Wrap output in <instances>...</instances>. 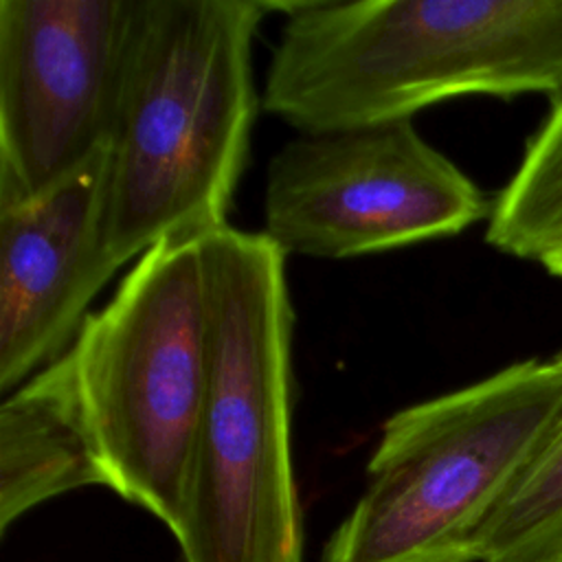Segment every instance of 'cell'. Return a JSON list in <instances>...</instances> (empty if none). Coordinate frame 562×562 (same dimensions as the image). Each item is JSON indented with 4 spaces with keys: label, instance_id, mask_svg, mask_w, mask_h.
I'll list each match as a JSON object with an SVG mask.
<instances>
[{
    "label": "cell",
    "instance_id": "obj_13",
    "mask_svg": "<svg viewBox=\"0 0 562 562\" xmlns=\"http://www.w3.org/2000/svg\"><path fill=\"white\" fill-rule=\"evenodd\" d=\"M544 562H562V551H558L555 555H551V558H547Z\"/></svg>",
    "mask_w": 562,
    "mask_h": 562
},
{
    "label": "cell",
    "instance_id": "obj_8",
    "mask_svg": "<svg viewBox=\"0 0 562 562\" xmlns=\"http://www.w3.org/2000/svg\"><path fill=\"white\" fill-rule=\"evenodd\" d=\"M105 147L44 193L0 204V391L64 356L116 268L101 244Z\"/></svg>",
    "mask_w": 562,
    "mask_h": 562
},
{
    "label": "cell",
    "instance_id": "obj_5",
    "mask_svg": "<svg viewBox=\"0 0 562 562\" xmlns=\"http://www.w3.org/2000/svg\"><path fill=\"white\" fill-rule=\"evenodd\" d=\"M66 353L108 487L176 536L209 371L200 239L143 252Z\"/></svg>",
    "mask_w": 562,
    "mask_h": 562
},
{
    "label": "cell",
    "instance_id": "obj_12",
    "mask_svg": "<svg viewBox=\"0 0 562 562\" xmlns=\"http://www.w3.org/2000/svg\"><path fill=\"white\" fill-rule=\"evenodd\" d=\"M540 266H544L547 272H551L555 277H562V244L555 250H551L549 255H544Z\"/></svg>",
    "mask_w": 562,
    "mask_h": 562
},
{
    "label": "cell",
    "instance_id": "obj_10",
    "mask_svg": "<svg viewBox=\"0 0 562 562\" xmlns=\"http://www.w3.org/2000/svg\"><path fill=\"white\" fill-rule=\"evenodd\" d=\"M485 241L538 263L562 244V94L551 99L516 173L494 200Z\"/></svg>",
    "mask_w": 562,
    "mask_h": 562
},
{
    "label": "cell",
    "instance_id": "obj_7",
    "mask_svg": "<svg viewBox=\"0 0 562 562\" xmlns=\"http://www.w3.org/2000/svg\"><path fill=\"white\" fill-rule=\"evenodd\" d=\"M130 13L132 0H0V204L105 147Z\"/></svg>",
    "mask_w": 562,
    "mask_h": 562
},
{
    "label": "cell",
    "instance_id": "obj_6",
    "mask_svg": "<svg viewBox=\"0 0 562 562\" xmlns=\"http://www.w3.org/2000/svg\"><path fill=\"white\" fill-rule=\"evenodd\" d=\"M490 209L476 182L400 119L290 138L268 162L263 235L285 257L349 259L459 235Z\"/></svg>",
    "mask_w": 562,
    "mask_h": 562
},
{
    "label": "cell",
    "instance_id": "obj_1",
    "mask_svg": "<svg viewBox=\"0 0 562 562\" xmlns=\"http://www.w3.org/2000/svg\"><path fill=\"white\" fill-rule=\"evenodd\" d=\"M261 0H132L101 176V244L119 270L165 239L228 226L261 99Z\"/></svg>",
    "mask_w": 562,
    "mask_h": 562
},
{
    "label": "cell",
    "instance_id": "obj_3",
    "mask_svg": "<svg viewBox=\"0 0 562 562\" xmlns=\"http://www.w3.org/2000/svg\"><path fill=\"white\" fill-rule=\"evenodd\" d=\"M200 248L209 371L176 540L184 562H303L285 255L233 226L200 237Z\"/></svg>",
    "mask_w": 562,
    "mask_h": 562
},
{
    "label": "cell",
    "instance_id": "obj_11",
    "mask_svg": "<svg viewBox=\"0 0 562 562\" xmlns=\"http://www.w3.org/2000/svg\"><path fill=\"white\" fill-rule=\"evenodd\" d=\"M562 551V417L476 536V562H544Z\"/></svg>",
    "mask_w": 562,
    "mask_h": 562
},
{
    "label": "cell",
    "instance_id": "obj_2",
    "mask_svg": "<svg viewBox=\"0 0 562 562\" xmlns=\"http://www.w3.org/2000/svg\"><path fill=\"white\" fill-rule=\"evenodd\" d=\"M261 105L299 132L384 121L463 94H562V0H299Z\"/></svg>",
    "mask_w": 562,
    "mask_h": 562
},
{
    "label": "cell",
    "instance_id": "obj_9",
    "mask_svg": "<svg viewBox=\"0 0 562 562\" xmlns=\"http://www.w3.org/2000/svg\"><path fill=\"white\" fill-rule=\"evenodd\" d=\"M105 485L70 358L59 356L0 406V529L66 492Z\"/></svg>",
    "mask_w": 562,
    "mask_h": 562
},
{
    "label": "cell",
    "instance_id": "obj_4",
    "mask_svg": "<svg viewBox=\"0 0 562 562\" xmlns=\"http://www.w3.org/2000/svg\"><path fill=\"white\" fill-rule=\"evenodd\" d=\"M562 417V351L393 413L323 562H476V536Z\"/></svg>",
    "mask_w": 562,
    "mask_h": 562
}]
</instances>
